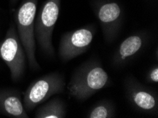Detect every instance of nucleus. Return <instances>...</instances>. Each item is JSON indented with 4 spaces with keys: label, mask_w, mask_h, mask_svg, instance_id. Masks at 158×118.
Wrapping results in <instances>:
<instances>
[{
    "label": "nucleus",
    "mask_w": 158,
    "mask_h": 118,
    "mask_svg": "<svg viewBox=\"0 0 158 118\" xmlns=\"http://www.w3.org/2000/svg\"><path fill=\"white\" fill-rule=\"evenodd\" d=\"M0 113L13 118H28L21 93L17 89H0Z\"/></svg>",
    "instance_id": "10"
},
{
    "label": "nucleus",
    "mask_w": 158,
    "mask_h": 118,
    "mask_svg": "<svg viewBox=\"0 0 158 118\" xmlns=\"http://www.w3.org/2000/svg\"><path fill=\"white\" fill-rule=\"evenodd\" d=\"M96 32L95 24H90L63 34L58 48V56L61 61L66 63L87 52Z\"/></svg>",
    "instance_id": "6"
},
{
    "label": "nucleus",
    "mask_w": 158,
    "mask_h": 118,
    "mask_svg": "<svg viewBox=\"0 0 158 118\" xmlns=\"http://www.w3.org/2000/svg\"><path fill=\"white\" fill-rule=\"evenodd\" d=\"M148 40V36L145 32L136 33L122 42L113 55L112 66L119 69L131 61L142 50Z\"/></svg>",
    "instance_id": "9"
},
{
    "label": "nucleus",
    "mask_w": 158,
    "mask_h": 118,
    "mask_svg": "<svg viewBox=\"0 0 158 118\" xmlns=\"http://www.w3.org/2000/svg\"><path fill=\"white\" fill-rule=\"evenodd\" d=\"M124 88L127 100L134 109L157 116L158 96L153 89L143 85L133 76L125 79Z\"/></svg>",
    "instance_id": "8"
},
{
    "label": "nucleus",
    "mask_w": 158,
    "mask_h": 118,
    "mask_svg": "<svg viewBox=\"0 0 158 118\" xmlns=\"http://www.w3.org/2000/svg\"><path fill=\"white\" fill-rule=\"evenodd\" d=\"M18 1H19V0H10V4L13 6L15 5L16 3H17Z\"/></svg>",
    "instance_id": "14"
},
{
    "label": "nucleus",
    "mask_w": 158,
    "mask_h": 118,
    "mask_svg": "<svg viewBox=\"0 0 158 118\" xmlns=\"http://www.w3.org/2000/svg\"><path fill=\"white\" fill-rule=\"evenodd\" d=\"M111 83L109 75L99 60L90 59L80 65L73 72L68 90L74 98L85 101Z\"/></svg>",
    "instance_id": "1"
},
{
    "label": "nucleus",
    "mask_w": 158,
    "mask_h": 118,
    "mask_svg": "<svg viewBox=\"0 0 158 118\" xmlns=\"http://www.w3.org/2000/svg\"><path fill=\"white\" fill-rule=\"evenodd\" d=\"M92 6L102 27L104 40L111 43L121 29L123 11L118 2L112 0H94Z\"/></svg>",
    "instance_id": "7"
},
{
    "label": "nucleus",
    "mask_w": 158,
    "mask_h": 118,
    "mask_svg": "<svg viewBox=\"0 0 158 118\" xmlns=\"http://www.w3.org/2000/svg\"><path fill=\"white\" fill-rule=\"evenodd\" d=\"M65 80L63 74L52 72L33 81L23 93V103L26 112H31L38 105L52 96L64 92Z\"/></svg>",
    "instance_id": "4"
},
{
    "label": "nucleus",
    "mask_w": 158,
    "mask_h": 118,
    "mask_svg": "<svg viewBox=\"0 0 158 118\" xmlns=\"http://www.w3.org/2000/svg\"><path fill=\"white\" fill-rule=\"evenodd\" d=\"M61 0H46L35 18V38L40 50L49 57H55L52 34L59 17Z\"/></svg>",
    "instance_id": "3"
},
{
    "label": "nucleus",
    "mask_w": 158,
    "mask_h": 118,
    "mask_svg": "<svg viewBox=\"0 0 158 118\" xmlns=\"http://www.w3.org/2000/svg\"><path fill=\"white\" fill-rule=\"evenodd\" d=\"M0 59L9 67L11 80L14 82L20 81L26 71V55L14 23L0 42Z\"/></svg>",
    "instance_id": "5"
},
{
    "label": "nucleus",
    "mask_w": 158,
    "mask_h": 118,
    "mask_svg": "<svg viewBox=\"0 0 158 118\" xmlns=\"http://www.w3.org/2000/svg\"><path fill=\"white\" fill-rule=\"evenodd\" d=\"M38 0H23L14 16L16 28L20 41L24 48L31 69H40L35 57V18Z\"/></svg>",
    "instance_id": "2"
},
{
    "label": "nucleus",
    "mask_w": 158,
    "mask_h": 118,
    "mask_svg": "<svg viewBox=\"0 0 158 118\" xmlns=\"http://www.w3.org/2000/svg\"><path fill=\"white\" fill-rule=\"evenodd\" d=\"M116 116L115 105L111 101L102 100L91 108L86 117L112 118Z\"/></svg>",
    "instance_id": "12"
},
{
    "label": "nucleus",
    "mask_w": 158,
    "mask_h": 118,
    "mask_svg": "<svg viewBox=\"0 0 158 118\" xmlns=\"http://www.w3.org/2000/svg\"><path fill=\"white\" fill-rule=\"evenodd\" d=\"M146 81L150 83H158V67L157 65H154L147 72L145 76Z\"/></svg>",
    "instance_id": "13"
},
{
    "label": "nucleus",
    "mask_w": 158,
    "mask_h": 118,
    "mask_svg": "<svg viewBox=\"0 0 158 118\" xmlns=\"http://www.w3.org/2000/svg\"><path fill=\"white\" fill-rule=\"evenodd\" d=\"M35 118H64L66 116V105L59 98H52L38 108Z\"/></svg>",
    "instance_id": "11"
}]
</instances>
